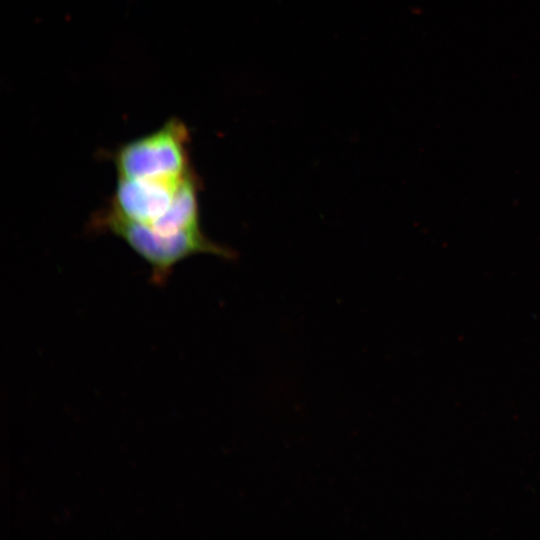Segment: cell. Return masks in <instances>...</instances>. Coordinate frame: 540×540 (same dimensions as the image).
Instances as JSON below:
<instances>
[{
	"instance_id": "cell-1",
	"label": "cell",
	"mask_w": 540,
	"mask_h": 540,
	"mask_svg": "<svg viewBox=\"0 0 540 540\" xmlns=\"http://www.w3.org/2000/svg\"><path fill=\"white\" fill-rule=\"evenodd\" d=\"M190 140L187 126L173 117L157 130L126 142L113 153L117 175L136 179H181L192 171Z\"/></svg>"
},
{
	"instance_id": "cell-4",
	"label": "cell",
	"mask_w": 540,
	"mask_h": 540,
	"mask_svg": "<svg viewBox=\"0 0 540 540\" xmlns=\"http://www.w3.org/2000/svg\"><path fill=\"white\" fill-rule=\"evenodd\" d=\"M199 187V179L194 171H191L180 184L168 210L148 226L163 234L200 228Z\"/></svg>"
},
{
	"instance_id": "cell-3",
	"label": "cell",
	"mask_w": 540,
	"mask_h": 540,
	"mask_svg": "<svg viewBox=\"0 0 540 540\" xmlns=\"http://www.w3.org/2000/svg\"><path fill=\"white\" fill-rule=\"evenodd\" d=\"M185 177L181 179L118 177L109 209L130 221L151 225L168 210Z\"/></svg>"
},
{
	"instance_id": "cell-2",
	"label": "cell",
	"mask_w": 540,
	"mask_h": 540,
	"mask_svg": "<svg viewBox=\"0 0 540 540\" xmlns=\"http://www.w3.org/2000/svg\"><path fill=\"white\" fill-rule=\"evenodd\" d=\"M101 227L121 238L152 269L153 279L164 281L173 267L191 255L208 253L231 257L230 250L210 241L198 229L163 234L151 227L125 219L107 209L99 219Z\"/></svg>"
}]
</instances>
